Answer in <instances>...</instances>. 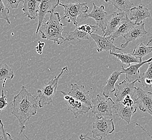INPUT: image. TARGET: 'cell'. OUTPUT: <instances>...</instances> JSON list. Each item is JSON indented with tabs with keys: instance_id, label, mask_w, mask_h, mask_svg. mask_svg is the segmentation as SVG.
Returning <instances> with one entry per match:
<instances>
[{
	"instance_id": "cell-38",
	"label": "cell",
	"mask_w": 152,
	"mask_h": 140,
	"mask_svg": "<svg viewBox=\"0 0 152 140\" xmlns=\"http://www.w3.org/2000/svg\"><path fill=\"white\" fill-rule=\"evenodd\" d=\"M2 138H3V137H2V136H0V140H2Z\"/></svg>"
},
{
	"instance_id": "cell-28",
	"label": "cell",
	"mask_w": 152,
	"mask_h": 140,
	"mask_svg": "<svg viewBox=\"0 0 152 140\" xmlns=\"http://www.w3.org/2000/svg\"><path fill=\"white\" fill-rule=\"evenodd\" d=\"M9 9L4 2V0H0V19L6 20L8 24H10L9 17Z\"/></svg>"
},
{
	"instance_id": "cell-2",
	"label": "cell",
	"mask_w": 152,
	"mask_h": 140,
	"mask_svg": "<svg viewBox=\"0 0 152 140\" xmlns=\"http://www.w3.org/2000/svg\"><path fill=\"white\" fill-rule=\"evenodd\" d=\"M61 20L58 12H54L50 13L49 20H45L39 29L41 38L53 41L55 44L60 45L64 43V38L62 33L64 32V27L65 25L61 23Z\"/></svg>"
},
{
	"instance_id": "cell-3",
	"label": "cell",
	"mask_w": 152,
	"mask_h": 140,
	"mask_svg": "<svg viewBox=\"0 0 152 140\" xmlns=\"http://www.w3.org/2000/svg\"><path fill=\"white\" fill-rule=\"evenodd\" d=\"M64 71H68L67 66L64 67L57 76H55L47 83H45V85L43 86L42 88L37 89L36 99L38 101L40 108H42L43 107L49 105L53 102V97L57 92L56 89L59 80Z\"/></svg>"
},
{
	"instance_id": "cell-29",
	"label": "cell",
	"mask_w": 152,
	"mask_h": 140,
	"mask_svg": "<svg viewBox=\"0 0 152 140\" xmlns=\"http://www.w3.org/2000/svg\"><path fill=\"white\" fill-rule=\"evenodd\" d=\"M80 30L82 31L83 32L89 34V35H91L93 33H95L97 31L100 27L97 26V25H77L76 26Z\"/></svg>"
},
{
	"instance_id": "cell-10",
	"label": "cell",
	"mask_w": 152,
	"mask_h": 140,
	"mask_svg": "<svg viewBox=\"0 0 152 140\" xmlns=\"http://www.w3.org/2000/svg\"><path fill=\"white\" fill-rule=\"evenodd\" d=\"M91 37L93 38L97 45V52L100 53L103 51H110L111 52H116V50L122 51L123 49L118 48L114 45V40L110 36H100L95 33L91 35Z\"/></svg>"
},
{
	"instance_id": "cell-11",
	"label": "cell",
	"mask_w": 152,
	"mask_h": 140,
	"mask_svg": "<svg viewBox=\"0 0 152 140\" xmlns=\"http://www.w3.org/2000/svg\"><path fill=\"white\" fill-rule=\"evenodd\" d=\"M138 80H135L132 82H129L126 80H123L117 85L114 96L116 97V102H121L125 97L130 95L132 98L137 93V87L135 84Z\"/></svg>"
},
{
	"instance_id": "cell-26",
	"label": "cell",
	"mask_w": 152,
	"mask_h": 140,
	"mask_svg": "<svg viewBox=\"0 0 152 140\" xmlns=\"http://www.w3.org/2000/svg\"><path fill=\"white\" fill-rule=\"evenodd\" d=\"M149 64L148 69L138 80V82L141 83L146 88H151L152 86V61Z\"/></svg>"
},
{
	"instance_id": "cell-27",
	"label": "cell",
	"mask_w": 152,
	"mask_h": 140,
	"mask_svg": "<svg viewBox=\"0 0 152 140\" xmlns=\"http://www.w3.org/2000/svg\"><path fill=\"white\" fill-rule=\"evenodd\" d=\"M14 77L12 69L6 64L0 63V81L5 79L12 80Z\"/></svg>"
},
{
	"instance_id": "cell-20",
	"label": "cell",
	"mask_w": 152,
	"mask_h": 140,
	"mask_svg": "<svg viewBox=\"0 0 152 140\" xmlns=\"http://www.w3.org/2000/svg\"><path fill=\"white\" fill-rule=\"evenodd\" d=\"M135 23L131 21L128 16L123 20L121 23L119 27L116 29L113 33L111 35L113 40H115V39L118 38L119 37L123 36L125 34H127L129 31L130 30L132 27H133Z\"/></svg>"
},
{
	"instance_id": "cell-13",
	"label": "cell",
	"mask_w": 152,
	"mask_h": 140,
	"mask_svg": "<svg viewBox=\"0 0 152 140\" xmlns=\"http://www.w3.org/2000/svg\"><path fill=\"white\" fill-rule=\"evenodd\" d=\"M145 23L143 22L141 23L135 24L130 30L123 36V37L126 40V42L121 45L122 49H125L127 48L130 42H134L137 39L146 36V34H147V31L145 29Z\"/></svg>"
},
{
	"instance_id": "cell-23",
	"label": "cell",
	"mask_w": 152,
	"mask_h": 140,
	"mask_svg": "<svg viewBox=\"0 0 152 140\" xmlns=\"http://www.w3.org/2000/svg\"><path fill=\"white\" fill-rule=\"evenodd\" d=\"M64 33L66 34V38H64V43L65 41H72L75 40H77L79 41L89 40L91 37L90 35L80 30L77 27L74 31L70 32L64 31Z\"/></svg>"
},
{
	"instance_id": "cell-4",
	"label": "cell",
	"mask_w": 152,
	"mask_h": 140,
	"mask_svg": "<svg viewBox=\"0 0 152 140\" xmlns=\"http://www.w3.org/2000/svg\"><path fill=\"white\" fill-rule=\"evenodd\" d=\"M92 113L96 118L112 116L115 113V102L109 96L97 95L95 99H92Z\"/></svg>"
},
{
	"instance_id": "cell-24",
	"label": "cell",
	"mask_w": 152,
	"mask_h": 140,
	"mask_svg": "<svg viewBox=\"0 0 152 140\" xmlns=\"http://www.w3.org/2000/svg\"><path fill=\"white\" fill-rule=\"evenodd\" d=\"M110 1L115 8L124 12H130L133 5L130 0H110Z\"/></svg>"
},
{
	"instance_id": "cell-32",
	"label": "cell",
	"mask_w": 152,
	"mask_h": 140,
	"mask_svg": "<svg viewBox=\"0 0 152 140\" xmlns=\"http://www.w3.org/2000/svg\"><path fill=\"white\" fill-rule=\"evenodd\" d=\"M0 124L1 125V131H2V134H3V136H2L3 138L2 140H13L11 135L5 131L4 125L3 124L2 120L1 119H0Z\"/></svg>"
},
{
	"instance_id": "cell-9",
	"label": "cell",
	"mask_w": 152,
	"mask_h": 140,
	"mask_svg": "<svg viewBox=\"0 0 152 140\" xmlns=\"http://www.w3.org/2000/svg\"><path fill=\"white\" fill-rule=\"evenodd\" d=\"M137 97L134 100L135 104L143 112L152 116V92L146 91L141 87H137Z\"/></svg>"
},
{
	"instance_id": "cell-25",
	"label": "cell",
	"mask_w": 152,
	"mask_h": 140,
	"mask_svg": "<svg viewBox=\"0 0 152 140\" xmlns=\"http://www.w3.org/2000/svg\"><path fill=\"white\" fill-rule=\"evenodd\" d=\"M152 52V46L145 45L141 42L139 45L135 47L132 53L142 60V58Z\"/></svg>"
},
{
	"instance_id": "cell-12",
	"label": "cell",
	"mask_w": 152,
	"mask_h": 140,
	"mask_svg": "<svg viewBox=\"0 0 152 140\" xmlns=\"http://www.w3.org/2000/svg\"><path fill=\"white\" fill-rule=\"evenodd\" d=\"M60 3V0H41L39 11L38 12V25L36 31V35L37 36L39 29L43 22L45 21V18L47 14L52 13L54 12L55 8L59 6Z\"/></svg>"
},
{
	"instance_id": "cell-21",
	"label": "cell",
	"mask_w": 152,
	"mask_h": 140,
	"mask_svg": "<svg viewBox=\"0 0 152 140\" xmlns=\"http://www.w3.org/2000/svg\"><path fill=\"white\" fill-rule=\"evenodd\" d=\"M122 73L121 71H115L112 73L110 78L107 80L106 84L103 88V95L109 96L110 93L115 91V85Z\"/></svg>"
},
{
	"instance_id": "cell-31",
	"label": "cell",
	"mask_w": 152,
	"mask_h": 140,
	"mask_svg": "<svg viewBox=\"0 0 152 140\" xmlns=\"http://www.w3.org/2000/svg\"><path fill=\"white\" fill-rule=\"evenodd\" d=\"M23 1L22 0H4L7 6L12 9H18L20 3Z\"/></svg>"
},
{
	"instance_id": "cell-19",
	"label": "cell",
	"mask_w": 152,
	"mask_h": 140,
	"mask_svg": "<svg viewBox=\"0 0 152 140\" xmlns=\"http://www.w3.org/2000/svg\"><path fill=\"white\" fill-rule=\"evenodd\" d=\"M129 19L134 23H141L146 18L151 17V14L148 9L145 8L143 5H139L138 6L132 8L130 10Z\"/></svg>"
},
{
	"instance_id": "cell-34",
	"label": "cell",
	"mask_w": 152,
	"mask_h": 140,
	"mask_svg": "<svg viewBox=\"0 0 152 140\" xmlns=\"http://www.w3.org/2000/svg\"><path fill=\"white\" fill-rule=\"evenodd\" d=\"M79 139L80 140H102L98 137H91L88 134H81L79 136Z\"/></svg>"
},
{
	"instance_id": "cell-17",
	"label": "cell",
	"mask_w": 152,
	"mask_h": 140,
	"mask_svg": "<svg viewBox=\"0 0 152 140\" xmlns=\"http://www.w3.org/2000/svg\"><path fill=\"white\" fill-rule=\"evenodd\" d=\"M115 113L120 119H123L129 124L133 115L137 112V106L135 104L132 107L126 106L121 102H115L114 105Z\"/></svg>"
},
{
	"instance_id": "cell-22",
	"label": "cell",
	"mask_w": 152,
	"mask_h": 140,
	"mask_svg": "<svg viewBox=\"0 0 152 140\" xmlns=\"http://www.w3.org/2000/svg\"><path fill=\"white\" fill-rule=\"evenodd\" d=\"M110 54L115 57V58L121 61L122 63L127 65L128 66L133 63H139L142 62L140 58L133 55V53H122V52H111Z\"/></svg>"
},
{
	"instance_id": "cell-1",
	"label": "cell",
	"mask_w": 152,
	"mask_h": 140,
	"mask_svg": "<svg viewBox=\"0 0 152 140\" xmlns=\"http://www.w3.org/2000/svg\"><path fill=\"white\" fill-rule=\"evenodd\" d=\"M40 108L38 101L24 86H22L21 91L13 97L12 115L18 119L20 127V135L26 129V123L32 116L37 114Z\"/></svg>"
},
{
	"instance_id": "cell-37",
	"label": "cell",
	"mask_w": 152,
	"mask_h": 140,
	"mask_svg": "<svg viewBox=\"0 0 152 140\" xmlns=\"http://www.w3.org/2000/svg\"><path fill=\"white\" fill-rule=\"evenodd\" d=\"M104 1L106 2H108V1H110V0H104Z\"/></svg>"
},
{
	"instance_id": "cell-6",
	"label": "cell",
	"mask_w": 152,
	"mask_h": 140,
	"mask_svg": "<svg viewBox=\"0 0 152 140\" xmlns=\"http://www.w3.org/2000/svg\"><path fill=\"white\" fill-rule=\"evenodd\" d=\"M114 131L115 125L113 119L96 118L93 123V136L99 137L101 140L108 134L112 133Z\"/></svg>"
},
{
	"instance_id": "cell-16",
	"label": "cell",
	"mask_w": 152,
	"mask_h": 140,
	"mask_svg": "<svg viewBox=\"0 0 152 140\" xmlns=\"http://www.w3.org/2000/svg\"><path fill=\"white\" fill-rule=\"evenodd\" d=\"M127 16V14L124 12H113L111 17L107 21L106 29L102 36H109L111 35Z\"/></svg>"
},
{
	"instance_id": "cell-36",
	"label": "cell",
	"mask_w": 152,
	"mask_h": 140,
	"mask_svg": "<svg viewBox=\"0 0 152 140\" xmlns=\"http://www.w3.org/2000/svg\"><path fill=\"white\" fill-rule=\"evenodd\" d=\"M152 42V36L150 38V39H149V40H148V43L147 44V45H148L150 43H151Z\"/></svg>"
},
{
	"instance_id": "cell-33",
	"label": "cell",
	"mask_w": 152,
	"mask_h": 140,
	"mask_svg": "<svg viewBox=\"0 0 152 140\" xmlns=\"http://www.w3.org/2000/svg\"><path fill=\"white\" fill-rule=\"evenodd\" d=\"M122 104L126 106L132 107L135 105V102L133 100V98L131 97L130 95H127L121 101Z\"/></svg>"
},
{
	"instance_id": "cell-14",
	"label": "cell",
	"mask_w": 152,
	"mask_h": 140,
	"mask_svg": "<svg viewBox=\"0 0 152 140\" xmlns=\"http://www.w3.org/2000/svg\"><path fill=\"white\" fill-rule=\"evenodd\" d=\"M71 87V90L68 93V95L78 100L82 101L87 106L92 108V99L89 95V92L86 89L85 86L79 85L77 84H72Z\"/></svg>"
},
{
	"instance_id": "cell-8",
	"label": "cell",
	"mask_w": 152,
	"mask_h": 140,
	"mask_svg": "<svg viewBox=\"0 0 152 140\" xmlns=\"http://www.w3.org/2000/svg\"><path fill=\"white\" fill-rule=\"evenodd\" d=\"M57 92L61 93L64 95L68 110L74 114L76 119L78 116L83 115L88 112L91 110V108L87 106L85 103L77 100L74 97H70V95H68V93L62 91Z\"/></svg>"
},
{
	"instance_id": "cell-7",
	"label": "cell",
	"mask_w": 152,
	"mask_h": 140,
	"mask_svg": "<svg viewBox=\"0 0 152 140\" xmlns=\"http://www.w3.org/2000/svg\"><path fill=\"white\" fill-rule=\"evenodd\" d=\"M104 6L101 5L100 6H96L95 3H93V8L91 12L88 13L83 14L80 16L81 18H91L94 19L96 24L102 31L103 34L106 29L107 25L108 13L104 10Z\"/></svg>"
},
{
	"instance_id": "cell-5",
	"label": "cell",
	"mask_w": 152,
	"mask_h": 140,
	"mask_svg": "<svg viewBox=\"0 0 152 140\" xmlns=\"http://www.w3.org/2000/svg\"><path fill=\"white\" fill-rule=\"evenodd\" d=\"M59 6L64 8V16L62 19L67 18L68 23L72 22L73 25L77 26V17L83 14L88 12L89 6L87 3H71L69 4H62L60 3Z\"/></svg>"
},
{
	"instance_id": "cell-18",
	"label": "cell",
	"mask_w": 152,
	"mask_h": 140,
	"mask_svg": "<svg viewBox=\"0 0 152 140\" xmlns=\"http://www.w3.org/2000/svg\"><path fill=\"white\" fill-rule=\"evenodd\" d=\"M23 4L22 6V10L24 16L30 18L35 19L38 16L41 0H23Z\"/></svg>"
},
{
	"instance_id": "cell-35",
	"label": "cell",
	"mask_w": 152,
	"mask_h": 140,
	"mask_svg": "<svg viewBox=\"0 0 152 140\" xmlns=\"http://www.w3.org/2000/svg\"><path fill=\"white\" fill-rule=\"evenodd\" d=\"M45 43L44 42H41L40 41L39 42L38 45L36 47V51L39 54L41 55L42 53L43 48L45 46Z\"/></svg>"
},
{
	"instance_id": "cell-15",
	"label": "cell",
	"mask_w": 152,
	"mask_h": 140,
	"mask_svg": "<svg viewBox=\"0 0 152 140\" xmlns=\"http://www.w3.org/2000/svg\"><path fill=\"white\" fill-rule=\"evenodd\" d=\"M152 61V57L146 61L131 65L127 68H125L123 65H122L121 71L122 73L126 75V79L129 82H132L137 80H139V79L140 78V67L145 64L149 63Z\"/></svg>"
},
{
	"instance_id": "cell-30",
	"label": "cell",
	"mask_w": 152,
	"mask_h": 140,
	"mask_svg": "<svg viewBox=\"0 0 152 140\" xmlns=\"http://www.w3.org/2000/svg\"><path fill=\"white\" fill-rule=\"evenodd\" d=\"M7 79L4 80L3 84H2V95L0 97V114L2 112L3 110H4L6 108L8 103L7 102V99L6 95H4V87L6 83Z\"/></svg>"
}]
</instances>
